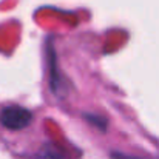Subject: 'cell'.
<instances>
[{"label":"cell","mask_w":159,"mask_h":159,"mask_svg":"<svg viewBox=\"0 0 159 159\" xmlns=\"http://www.w3.org/2000/svg\"><path fill=\"white\" fill-rule=\"evenodd\" d=\"M33 120V113L23 107L8 105L0 110V124L11 131H20L26 128Z\"/></svg>","instance_id":"cell-1"},{"label":"cell","mask_w":159,"mask_h":159,"mask_svg":"<svg viewBox=\"0 0 159 159\" xmlns=\"http://www.w3.org/2000/svg\"><path fill=\"white\" fill-rule=\"evenodd\" d=\"M40 158L42 159H65L63 155L59 150H56L54 147H51V145H45L43 147V150L40 153Z\"/></svg>","instance_id":"cell-2"},{"label":"cell","mask_w":159,"mask_h":159,"mask_svg":"<svg viewBox=\"0 0 159 159\" xmlns=\"http://www.w3.org/2000/svg\"><path fill=\"white\" fill-rule=\"evenodd\" d=\"M85 119H87L90 124L96 125L98 128H101V130H105L107 120L104 119V117H99V116H94V114H85Z\"/></svg>","instance_id":"cell-3"},{"label":"cell","mask_w":159,"mask_h":159,"mask_svg":"<svg viewBox=\"0 0 159 159\" xmlns=\"http://www.w3.org/2000/svg\"><path fill=\"white\" fill-rule=\"evenodd\" d=\"M111 159H145V158H139V156H131L127 153H120V152H111Z\"/></svg>","instance_id":"cell-4"}]
</instances>
